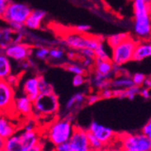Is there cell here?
I'll use <instances>...</instances> for the list:
<instances>
[{
	"label": "cell",
	"mask_w": 151,
	"mask_h": 151,
	"mask_svg": "<svg viewBox=\"0 0 151 151\" xmlns=\"http://www.w3.org/2000/svg\"><path fill=\"white\" fill-rule=\"evenodd\" d=\"M1 52L5 53L10 59L17 63H21L28 60L33 52L32 47L24 43H12L4 50H1Z\"/></svg>",
	"instance_id": "cell-7"
},
{
	"label": "cell",
	"mask_w": 151,
	"mask_h": 151,
	"mask_svg": "<svg viewBox=\"0 0 151 151\" xmlns=\"http://www.w3.org/2000/svg\"><path fill=\"white\" fill-rule=\"evenodd\" d=\"M146 79H147V77L143 73H134L132 75L133 83L136 86H139V87L143 86Z\"/></svg>",
	"instance_id": "cell-32"
},
{
	"label": "cell",
	"mask_w": 151,
	"mask_h": 151,
	"mask_svg": "<svg viewBox=\"0 0 151 151\" xmlns=\"http://www.w3.org/2000/svg\"><path fill=\"white\" fill-rule=\"evenodd\" d=\"M107 151H123L122 147H114V146H109L107 147Z\"/></svg>",
	"instance_id": "cell-44"
},
{
	"label": "cell",
	"mask_w": 151,
	"mask_h": 151,
	"mask_svg": "<svg viewBox=\"0 0 151 151\" xmlns=\"http://www.w3.org/2000/svg\"><path fill=\"white\" fill-rule=\"evenodd\" d=\"M129 1H133V0H129Z\"/></svg>",
	"instance_id": "cell-50"
},
{
	"label": "cell",
	"mask_w": 151,
	"mask_h": 151,
	"mask_svg": "<svg viewBox=\"0 0 151 151\" xmlns=\"http://www.w3.org/2000/svg\"><path fill=\"white\" fill-rule=\"evenodd\" d=\"M88 130L97 137L104 146L111 145L115 139V132L112 129L103 126L97 121H92L89 126Z\"/></svg>",
	"instance_id": "cell-11"
},
{
	"label": "cell",
	"mask_w": 151,
	"mask_h": 151,
	"mask_svg": "<svg viewBox=\"0 0 151 151\" xmlns=\"http://www.w3.org/2000/svg\"><path fill=\"white\" fill-rule=\"evenodd\" d=\"M87 135H88L89 142H90V145H91V147L92 150H94V149H100V148L105 147L104 144L94 134H92L88 129H87Z\"/></svg>",
	"instance_id": "cell-27"
},
{
	"label": "cell",
	"mask_w": 151,
	"mask_h": 151,
	"mask_svg": "<svg viewBox=\"0 0 151 151\" xmlns=\"http://www.w3.org/2000/svg\"><path fill=\"white\" fill-rule=\"evenodd\" d=\"M87 96L86 93L83 91H80L74 93L71 98H69L64 105V109H63V117L66 119H72V117L73 116L74 113H76L81 107L86 102Z\"/></svg>",
	"instance_id": "cell-10"
},
{
	"label": "cell",
	"mask_w": 151,
	"mask_h": 151,
	"mask_svg": "<svg viewBox=\"0 0 151 151\" xmlns=\"http://www.w3.org/2000/svg\"><path fill=\"white\" fill-rule=\"evenodd\" d=\"M1 148L5 151H24L26 147L22 143L19 134H15L10 138L3 140L0 139Z\"/></svg>",
	"instance_id": "cell-17"
},
{
	"label": "cell",
	"mask_w": 151,
	"mask_h": 151,
	"mask_svg": "<svg viewBox=\"0 0 151 151\" xmlns=\"http://www.w3.org/2000/svg\"><path fill=\"white\" fill-rule=\"evenodd\" d=\"M0 151H5V150H4V149H2V148H1V149H0Z\"/></svg>",
	"instance_id": "cell-49"
},
{
	"label": "cell",
	"mask_w": 151,
	"mask_h": 151,
	"mask_svg": "<svg viewBox=\"0 0 151 151\" xmlns=\"http://www.w3.org/2000/svg\"><path fill=\"white\" fill-rule=\"evenodd\" d=\"M39 89H40V94H46L53 91L52 85L42 76L39 77Z\"/></svg>",
	"instance_id": "cell-29"
},
{
	"label": "cell",
	"mask_w": 151,
	"mask_h": 151,
	"mask_svg": "<svg viewBox=\"0 0 151 151\" xmlns=\"http://www.w3.org/2000/svg\"><path fill=\"white\" fill-rule=\"evenodd\" d=\"M80 52V54L81 55L82 58H96V54H95V51L91 50V49H83L78 51Z\"/></svg>",
	"instance_id": "cell-33"
},
{
	"label": "cell",
	"mask_w": 151,
	"mask_h": 151,
	"mask_svg": "<svg viewBox=\"0 0 151 151\" xmlns=\"http://www.w3.org/2000/svg\"><path fill=\"white\" fill-rule=\"evenodd\" d=\"M73 151H91L87 130L75 127L73 134L69 140Z\"/></svg>",
	"instance_id": "cell-12"
},
{
	"label": "cell",
	"mask_w": 151,
	"mask_h": 151,
	"mask_svg": "<svg viewBox=\"0 0 151 151\" xmlns=\"http://www.w3.org/2000/svg\"><path fill=\"white\" fill-rule=\"evenodd\" d=\"M144 87H147L151 90V78H147L145 82H144Z\"/></svg>",
	"instance_id": "cell-45"
},
{
	"label": "cell",
	"mask_w": 151,
	"mask_h": 151,
	"mask_svg": "<svg viewBox=\"0 0 151 151\" xmlns=\"http://www.w3.org/2000/svg\"><path fill=\"white\" fill-rule=\"evenodd\" d=\"M151 57V41L143 40L138 43L134 52L133 61H143L146 58Z\"/></svg>",
	"instance_id": "cell-19"
},
{
	"label": "cell",
	"mask_w": 151,
	"mask_h": 151,
	"mask_svg": "<svg viewBox=\"0 0 151 151\" xmlns=\"http://www.w3.org/2000/svg\"><path fill=\"white\" fill-rule=\"evenodd\" d=\"M35 126H36V123L34 120H28L25 123L24 130H27V131L35 130Z\"/></svg>",
	"instance_id": "cell-41"
},
{
	"label": "cell",
	"mask_w": 151,
	"mask_h": 151,
	"mask_svg": "<svg viewBox=\"0 0 151 151\" xmlns=\"http://www.w3.org/2000/svg\"><path fill=\"white\" fill-rule=\"evenodd\" d=\"M121 147L124 149L136 151H151V139L142 132L126 134L120 138Z\"/></svg>",
	"instance_id": "cell-6"
},
{
	"label": "cell",
	"mask_w": 151,
	"mask_h": 151,
	"mask_svg": "<svg viewBox=\"0 0 151 151\" xmlns=\"http://www.w3.org/2000/svg\"><path fill=\"white\" fill-rule=\"evenodd\" d=\"M101 99L100 93H91L90 95L87 96V100H86V103L89 105L94 104L97 101H99Z\"/></svg>",
	"instance_id": "cell-34"
},
{
	"label": "cell",
	"mask_w": 151,
	"mask_h": 151,
	"mask_svg": "<svg viewBox=\"0 0 151 151\" xmlns=\"http://www.w3.org/2000/svg\"><path fill=\"white\" fill-rule=\"evenodd\" d=\"M58 111L59 100L53 91L46 94H40L33 101L34 117L55 116Z\"/></svg>",
	"instance_id": "cell-2"
},
{
	"label": "cell",
	"mask_w": 151,
	"mask_h": 151,
	"mask_svg": "<svg viewBox=\"0 0 151 151\" xmlns=\"http://www.w3.org/2000/svg\"><path fill=\"white\" fill-rule=\"evenodd\" d=\"M67 70L70 73H73L74 75H84L85 72H86V68L82 65V64H79V63H70L67 65Z\"/></svg>",
	"instance_id": "cell-28"
},
{
	"label": "cell",
	"mask_w": 151,
	"mask_h": 151,
	"mask_svg": "<svg viewBox=\"0 0 151 151\" xmlns=\"http://www.w3.org/2000/svg\"><path fill=\"white\" fill-rule=\"evenodd\" d=\"M15 127L11 123V121L6 117V115H2L0 119V139H6L13 135H15Z\"/></svg>",
	"instance_id": "cell-20"
},
{
	"label": "cell",
	"mask_w": 151,
	"mask_h": 151,
	"mask_svg": "<svg viewBox=\"0 0 151 151\" xmlns=\"http://www.w3.org/2000/svg\"><path fill=\"white\" fill-rule=\"evenodd\" d=\"M23 91L24 94L28 96V97L34 101L38 96L40 95L39 89V77L32 76L28 77L23 84Z\"/></svg>",
	"instance_id": "cell-13"
},
{
	"label": "cell",
	"mask_w": 151,
	"mask_h": 151,
	"mask_svg": "<svg viewBox=\"0 0 151 151\" xmlns=\"http://www.w3.org/2000/svg\"><path fill=\"white\" fill-rule=\"evenodd\" d=\"M75 126L72 119L62 118L52 121L47 129V138L49 141L55 147L57 145L68 142L73 134Z\"/></svg>",
	"instance_id": "cell-1"
},
{
	"label": "cell",
	"mask_w": 151,
	"mask_h": 151,
	"mask_svg": "<svg viewBox=\"0 0 151 151\" xmlns=\"http://www.w3.org/2000/svg\"><path fill=\"white\" fill-rule=\"evenodd\" d=\"M114 64L111 60H101L95 58L94 71L102 74H113L114 73Z\"/></svg>",
	"instance_id": "cell-22"
},
{
	"label": "cell",
	"mask_w": 151,
	"mask_h": 151,
	"mask_svg": "<svg viewBox=\"0 0 151 151\" xmlns=\"http://www.w3.org/2000/svg\"><path fill=\"white\" fill-rule=\"evenodd\" d=\"M49 54H50V49L45 46H40L35 49V55L37 59L39 60H46L49 58Z\"/></svg>",
	"instance_id": "cell-30"
},
{
	"label": "cell",
	"mask_w": 151,
	"mask_h": 151,
	"mask_svg": "<svg viewBox=\"0 0 151 151\" xmlns=\"http://www.w3.org/2000/svg\"><path fill=\"white\" fill-rule=\"evenodd\" d=\"M94 63H95V59L94 58H84L83 57V60H82V65H83L85 68H90V67H92L94 66Z\"/></svg>",
	"instance_id": "cell-40"
},
{
	"label": "cell",
	"mask_w": 151,
	"mask_h": 151,
	"mask_svg": "<svg viewBox=\"0 0 151 151\" xmlns=\"http://www.w3.org/2000/svg\"><path fill=\"white\" fill-rule=\"evenodd\" d=\"M100 95L101 99H109L114 97V91L111 88H106L101 91Z\"/></svg>",
	"instance_id": "cell-35"
},
{
	"label": "cell",
	"mask_w": 151,
	"mask_h": 151,
	"mask_svg": "<svg viewBox=\"0 0 151 151\" xmlns=\"http://www.w3.org/2000/svg\"><path fill=\"white\" fill-rule=\"evenodd\" d=\"M112 77L113 74H102L94 71L90 79V82L92 87L101 91L106 88H111V82L113 79Z\"/></svg>",
	"instance_id": "cell-16"
},
{
	"label": "cell",
	"mask_w": 151,
	"mask_h": 151,
	"mask_svg": "<svg viewBox=\"0 0 151 151\" xmlns=\"http://www.w3.org/2000/svg\"><path fill=\"white\" fill-rule=\"evenodd\" d=\"M91 25L87 24H78L75 27V32L80 33V34H87L90 30H91Z\"/></svg>",
	"instance_id": "cell-38"
},
{
	"label": "cell",
	"mask_w": 151,
	"mask_h": 151,
	"mask_svg": "<svg viewBox=\"0 0 151 151\" xmlns=\"http://www.w3.org/2000/svg\"><path fill=\"white\" fill-rule=\"evenodd\" d=\"M12 75V66L10 59L5 53L0 54V79L6 80Z\"/></svg>",
	"instance_id": "cell-24"
},
{
	"label": "cell",
	"mask_w": 151,
	"mask_h": 151,
	"mask_svg": "<svg viewBox=\"0 0 151 151\" xmlns=\"http://www.w3.org/2000/svg\"><path fill=\"white\" fill-rule=\"evenodd\" d=\"M133 30L136 37L141 40L151 38V18L149 13L134 15Z\"/></svg>",
	"instance_id": "cell-8"
},
{
	"label": "cell",
	"mask_w": 151,
	"mask_h": 151,
	"mask_svg": "<svg viewBox=\"0 0 151 151\" xmlns=\"http://www.w3.org/2000/svg\"><path fill=\"white\" fill-rule=\"evenodd\" d=\"M84 82H85V79L83 75L78 74V75H74L73 78V85L74 87H80L82 84H84Z\"/></svg>",
	"instance_id": "cell-37"
},
{
	"label": "cell",
	"mask_w": 151,
	"mask_h": 151,
	"mask_svg": "<svg viewBox=\"0 0 151 151\" xmlns=\"http://www.w3.org/2000/svg\"><path fill=\"white\" fill-rule=\"evenodd\" d=\"M107 46L109 45L107 44ZM106 44L102 42L98 45V47L95 49V54H96V58L101 59V60H111V52H109V50L107 49Z\"/></svg>",
	"instance_id": "cell-26"
},
{
	"label": "cell",
	"mask_w": 151,
	"mask_h": 151,
	"mask_svg": "<svg viewBox=\"0 0 151 151\" xmlns=\"http://www.w3.org/2000/svg\"><path fill=\"white\" fill-rule=\"evenodd\" d=\"M102 39L98 36L89 35L87 34L80 33H69L63 35V44L76 51H81L83 49L94 50L102 42Z\"/></svg>",
	"instance_id": "cell-3"
},
{
	"label": "cell",
	"mask_w": 151,
	"mask_h": 151,
	"mask_svg": "<svg viewBox=\"0 0 151 151\" xmlns=\"http://www.w3.org/2000/svg\"><path fill=\"white\" fill-rule=\"evenodd\" d=\"M54 151H73L70 142H64L63 144L57 145L54 147Z\"/></svg>",
	"instance_id": "cell-36"
},
{
	"label": "cell",
	"mask_w": 151,
	"mask_h": 151,
	"mask_svg": "<svg viewBox=\"0 0 151 151\" xmlns=\"http://www.w3.org/2000/svg\"><path fill=\"white\" fill-rule=\"evenodd\" d=\"M129 37V35L126 33H118V34H114V35H111V36H109L106 41L109 46L112 49L113 47L117 46L118 45L122 43L123 41H125Z\"/></svg>",
	"instance_id": "cell-25"
},
{
	"label": "cell",
	"mask_w": 151,
	"mask_h": 151,
	"mask_svg": "<svg viewBox=\"0 0 151 151\" xmlns=\"http://www.w3.org/2000/svg\"><path fill=\"white\" fill-rule=\"evenodd\" d=\"M149 15H150V18H151V4H150V9H149Z\"/></svg>",
	"instance_id": "cell-48"
},
{
	"label": "cell",
	"mask_w": 151,
	"mask_h": 151,
	"mask_svg": "<svg viewBox=\"0 0 151 151\" xmlns=\"http://www.w3.org/2000/svg\"><path fill=\"white\" fill-rule=\"evenodd\" d=\"M47 15V13L45 10H41V9H35L32 10L30 16L28 18L26 19L24 23V26L26 29L29 30H35L40 28L42 22L45 18Z\"/></svg>",
	"instance_id": "cell-14"
},
{
	"label": "cell",
	"mask_w": 151,
	"mask_h": 151,
	"mask_svg": "<svg viewBox=\"0 0 151 151\" xmlns=\"http://www.w3.org/2000/svg\"><path fill=\"white\" fill-rule=\"evenodd\" d=\"M15 111L26 117L33 115V101L24 94L17 97L15 101Z\"/></svg>",
	"instance_id": "cell-15"
},
{
	"label": "cell",
	"mask_w": 151,
	"mask_h": 151,
	"mask_svg": "<svg viewBox=\"0 0 151 151\" xmlns=\"http://www.w3.org/2000/svg\"><path fill=\"white\" fill-rule=\"evenodd\" d=\"M19 135L24 147H32L41 141L40 137L36 130H32V131L24 130L21 133H19Z\"/></svg>",
	"instance_id": "cell-21"
},
{
	"label": "cell",
	"mask_w": 151,
	"mask_h": 151,
	"mask_svg": "<svg viewBox=\"0 0 151 151\" xmlns=\"http://www.w3.org/2000/svg\"><path fill=\"white\" fill-rule=\"evenodd\" d=\"M91 151H107V148L102 147V148H100V149H94V150H91Z\"/></svg>",
	"instance_id": "cell-46"
},
{
	"label": "cell",
	"mask_w": 151,
	"mask_h": 151,
	"mask_svg": "<svg viewBox=\"0 0 151 151\" xmlns=\"http://www.w3.org/2000/svg\"><path fill=\"white\" fill-rule=\"evenodd\" d=\"M10 3H11L10 0H0V15H2L6 11V7Z\"/></svg>",
	"instance_id": "cell-43"
},
{
	"label": "cell",
	"mask_w": 151,
	"mask_h": 151,
	"mask_svg": "<svg viewBox=\"0 0 151 151\" xmlns=\"http://www.w3.org/2000/svg\"><path fill=\"white\" fill-rule=\"evenodd\" d=\"M123 151H136V150H131V149H124V148H123Z\"/></svg>",
	"instance_id": "cell-47"
},
{
	"label": "cell",
	"mask_w": 151,
	"mask_h": 151,
	"mask_svg": "<svg viewBox=\"0 0 151 151\" xmlns=\"http://www.w3.org/2000/svg\"><path fill=\"white\" fill-rule=\"evenodd\" d=\"M140 95L141 97H143L145 100H148L151 97V94H150V89L147 88V87H143L140 90Z\"/></svg>",
	"instance_id": "cell-42"
},
{
	"label": "cell",
	"mask_w": 151,
	"mask_h": 151,
	"mask_svg": "<svg viewBox=\"0 0 151 151\" xmlns=\"http://www.w3.org/2000/svg\"><path fill=\"white\" fill-rule=\"evenodd\" d=\"M15 93L13 86L6 80L0 81V109L2 115L10 109H15Z\"/></svg>",
	"instance_id": "cell-9"
},
{
	"label": "cell",
	"mask_w": 151,
	"mask_h": 151,
	"mask_svg": "<svg viewBox=\"0 0 151 151\" xmlns=\"http://www.w3.org/2000/svg\"><path fill=\"white\" fill-rule=\"evenodd\" d=\"M16 31H14L10 26L2 27L0 31V48L4 50L14 42V36Z\"/></svg>",
	"instance_id": "cell-23"
},
{
	"label": "cell",
	"mask_w": 151,
	"mask_h": 151,
	"mask_svg": "<svg viewBox=\"0 0 151 151\" xmlns=\"http://www.w3.org/2000/svg\"><path fill=\"white\" fill-rule=\"evenodd\" d=\"M32 9L30 6L24 3L11 2L6 7V11L1 15V18L7 24H24L28 18Z\"/></svg>",
	"instance_id": "cell-5"
},
{
	"label": "cell",
	"mask_w": 151,
	"mask_h": 151,
	"mask_svg": "<svg viewBox=\"0 0 151 151\" xmlns=\"http://www.w3.org/2000/svg\"><path fill=\"white\" fill-rule=\"evenodd\" d=\"M138 41L129 36L111 49V62L114 65L122 66L133 60Z\"/></svg>",
	"instance_id": "cell-4"
},
{
	"label": "cell",
	"mask_w": 151,
	"mask_h": 151,
	"mask_svg": "<svg viewBox=\"0 0 151 151\" xmlns=\"http://www.w3.org/2000/svg\"><path fill=\"white\" fill-rule=\"evenodd\" d=\"M142 132L147 137V138H149L151 139V119L146 123L145 126L143 127Z\"/></svg>",
	"instance_id": "cell-39"
},
{
	"label": "cell",
	"mask_w": 151,
	"mask_h": 151,
	"mask_svg": "<svg viewBox=\"0 0 151 151\" xmlns=\"http://www.w3.org/2000/svg\"><path fill=\"white\" fill-rule=\"evenodd\" d=\"M134 86L132 77L129 76L127 73L119 74L113 78L111 82V88L114 91H125Z\"/></svg>",
	"instance_id": "cell-18"
},
{
	"label": "cell",
	"mask_w": 151,
	"mask_h": 151,
	"mask_svg": "<svg viewBox=\"0 0 151 151\" xmlns=\"http://www.w3.org/2000/svg\"><path fill=\"white\" fill-rule=\"evenodd\" d=\"M64 57V52L61 48H51L50 49V54H49V58L54 61H61Z\"/></svg>",
	"instance_id": "cell-31"
}]
</instances>
